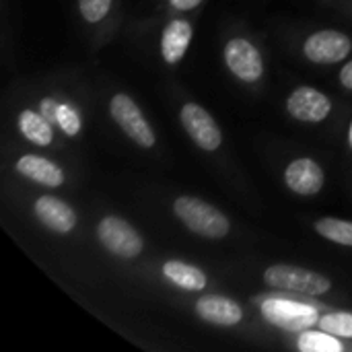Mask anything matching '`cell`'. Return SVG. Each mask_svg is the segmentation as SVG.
<instances>
[{"mask_svg":"<svg viewBox=\"0 0 352 352\" xmlns=\"http://www.w3.org/2000/svg\"><path fill=\"white\" fill-rule=\"evenodd\" d=\"M173 210L177 214V219L194 233L202 235V237H210V239H221L229 233L231 225L229 219L214 208L212 204L194 198V196H182L175 200Z\"/></svg>","mask_w":352,"mask_h":352,"instance_id":"cell-1","label":"cell"},{"mask_svg":"<svg viewBox=\"0 0 352 352\" xmlns=\"http://www.w3.org/2000/svg\"><path fill=\"white\" fill-rule=\"evenodd\" d=\"M264 280L268 287L278 289V291H291L299 295H324L330 291L332 280L320 272L299 268V266H289V264H276L270 266L264 272Z\"/></svg>","mask_w":352,"mask_h":352,"instance_id":"cell-2","label":"cell"},{"mask_svg":"<svg viewBox=\"0 0 352 352\" xmlns=\"http://www.w3.org/2000/svg\"><path fill=\"white\" fill-rule=\"evenodd\" d=\"M262 316L287 332H305L320 322L316 307L289 299H266L262 303Z\"/></svg>","mask_w":352,"mask_h":352,"instance_id":"cell-3","label":"cell"},{"mask_svg":"<svg viewBox=\"0 0 352 352\" xmlns=\"http://www.w3.org/2000/svg\"><path fill=\"white\" fill-rule=\"evenodd\" d=\"M97 237L103 248L120 258H136L142 252V237L120 217H105L97 227Z\"/></svg>","mask_w":352,"mask_h":352,"instance_id":"cell-4","label":"cell"},{"mask_svg":"<svg viewBox=\"0 0 352 352\" xmlns=\"http://www.w3.org/2000/svg\"><path fill=\"white\" fill-rule=\"evenodd\" d=\"M109 111H111V118L118 122V126L140 146L144 148H151L155 144V132L153 128L148 126V122L144 120L140 107L124 93L116 95L111 99V105H109Z\"/></svg>","mask_w":352,"mask_h":352,"instance_id":"cell-5","label":"cell"},{"mask_svg":"<svg viewBox=\"0 0 352 352\" xmlns=\"http://www.w3.org/2000/svg\"><path fill=\"white\" fill-rule=\"evenodd\" d=\"M182 124L192 140L204 151H217L223 142V134L214 118L200 105L188 103L182 107Z\"/></svg>","mask_w":352,"mask_h":352,"instance_id":"cell-6","label":"cell"},{"mask_svg":"<svg viewBox=\"0 0 352 352\" xmlns=\"http://www.w3.org/2000/svg\"><path fill=\"white\" fill-rule=\"evenodd\" d=\"M225 62L229 70L245 82H256L264 74L260 52L248 39H241V37L231 39L225 45Z\"/></svg>","mask_w":352,"mask_h":352,"instance_id":"cell-7","label":"cell"},{"mask_svg":"<svg viewBox=\"0 0 352 352\" xmlns=\"http://www.w3.org/2000/svg\"><path fill=\"white\" fill-rule=\"evenodd\" d=\"M303 52L311 62L334 64V62H340V60H344L349 56L351 39L340 31H332V29L318 31L305 41Z\"/></svg>","mask_w":352,"mask_h":352,"instance_id":"cell-8","label":"cell"},{"mask_svg":"<svg viewBox=\"0 0 352 352\" xmlns=\"http://www.w3.org/2000/svg\"><path fill=\"white\" fill-rule=\"evenodd\" d=\"M287 109L293 118L301 122H322L330 116L332 103L330 99L311 87H299L291 93L287 101Z\"/></svg>","mask_w":352,"mask_h":352,"instance_id":"cell-9","label":"cell"},{"mask_svg":"<svg viewBox=\"0 0 352 352\" xmlns=\"http://www.w3.org/2000/svg\"><path fill=\"white\" fill-rule=\"evenodd\" d=\"M196 314L214 326H237L243 318V309L239 307V303H235L233 299L221 297V295H206L200 297L196 303Z\"/></svg>","mask_w":352,"mask_h":352,"instance_id":"cell-10","label":"cell"},{"mask_svg":"<svg viewBox=\"0 0 352 352\" xmlns=\"http://www.w3.org/2000/svg\"><path fill=\"white\" fill-rule=\"evenodd\" d=\"M287 186L301 196H314L324 186V171L314 159H297L285 171Z\"/></svg>","mask_w":352,"mask_h":352,"instance_id":"cell-11","label":"cell"},{"mask_svg":"<svg viewBox=\"0 0 352 352\" xmlns=\"http://www.w3.org/2000/svg\"><path fill=\"white\" fill-rule=\"evenodd\" d=\"M35 214L37 219L56 233H70L76 227V214L74 210L54 196H41L35 202Z\"/></svg>","mask_w":352,"mask_h":352,"instance_id":"cell-12","label":"cell"},{"mask_svg":"<svg viewBox=\"0 0 352 352\" xmlns=\"http://www.w3.org/2000/svg\"><path fill=\"white\" fill-rule=\"evenodd\" d=\"M16 171L37 184L47 186V188H58L64 184V171L56 163H52L50 159H43V157H35V155L21 157L16 161Z\"/></svg>","mask_w":352,"mask_h":352,"instance_id":"cell-13","label":"cell"},{"mask_svg":"<svg viewBox=\"0 0 352 352\" xmlns=\"http://www.w3.org/2000/svg\"><path fill=\"white\" fill-rule=\"evenodd\" d=\"M190 39H192V25L188 21H171L163 31V39H161V52L165 62L177 64L186 56Z\"/></svg>","mask_w":352,"mask_h":352,"instance_id":"cell-14","label":"cell"},{"mask_svg":"<svg viewBox=\"0 0 352 352\" xmlns=\"http://www.w3.org/2000/svg\"><path fill=\"white\" fill-rule=\"evenodd\" d=\"M163 274L167 280H171L175 287L186 289V291H202L206 287V276L200 268L186 264V262H177L171 260L163 266Z\"/></svg>","mask_w":352,"mask_h":352,"instance_id":"cell-15","label":"cell"},{"mask_svg":"<svg viewBox=\"0 0 352 352\" xmlns=\"http://www.w3.org/2000/svg\"><path fill=\"white\" fill-rule=\"evenodd\" d=\"M52 122H47L41 113H35L33 109H25L19 116V128L27 140H31L37 146H47L54 140Z\"/></svg>","mask_w":352,"mask_h":352,"instance_id":"cell-16","label":"cell"},{"mask_svg":"<svg viewBox=\"0 0 352 352\" xmlns=\"http://www.w3.org/2000/svg\"><path fill=\"white\" fill-rule=\"evenodd\" d=\"M316 231L330 239L336 241L340 245H349L352 248V223L351 221H340V219H320L316 223Z\"/></svg>","mask_w":352,"mask_h":352,"instance_id":"cell-17","label":"cell"},{"mask_svg":"<svg viewBox=\"0 0 352 352\" xmlns=\"http://www.w3.org/2000/svg\"><path fill=\"white\" fill-rule=\"evenodd\" d=\"M299 349L303 352H340L342 344L338 342L336 336L328 332H309L305 330L299 336Z\"/></svg>","mask_w":352,"mask_h":352,"instance_id":"cell-18","label":"cell"},{"mask_svg":"<svg viewBox=\"0 0 352 352\" xmlns=\"http://www.w3.org/2000/svg\"><path fill=\"white\" fill-rule=\"evenodd\" d=\"M320 328L336 338H352V314L334 311L320 320Z\"/></svg>","mask_w":352,"mask_h":352,"instance_id":"cell-19","label":"cell"},{"mask_svg":"<svg viewBox=\"0 0 352 352\" xmlns=\"http://www.w3.org/2000/svg\"><path fill=\"white\" fill-rule=\"evenodd\" d=\"M58 126L62 128V132L64 134H68V136H76L78 132H80V116H78V111L74 109V107H70V105H60V109H58Z\"/></svg>","mask_w":352,"mask_h":352,"instance_id":"cell-20","label":"cell"},{"mask_svg":"<svg viewBox=\"0 0 352 352\" xmlns=\"http://www.w3.org/2000/svg\"><path fill=\"white\" fill-rule=\"evenodd\" d=\"M78 2H80V12L89 23L101 21L111 8V0H78Z\"/></svg>","mask_w":352,"mask_h":352,"instance_id":"cell-21","label":"cell"},{"mask_svg":"<svg viewBox=\"0 0 352 352\" xmlns=\"http://www.w3.org/2000/svg\"><path fill=\"white\" fill-rule=\"evenodd\" d=\"M39 113L47 120V122H56L58 120V109H60V103H56L54 99H43L41 105H39Z\"/></svg>","mask_w":352,"mask_h":352,"instance_id":"cell-22","label":"cell"},{"mask_svg":"<svg viewBox=\"0 0 352 352\" xmlns=\"http://www.w3.org/2000/svg\"><path fill=\"white\" fill-rule=\"evenodd\" d=\"M340 80L346 89H352V60L340 70Z\"/></svg>","mask_w":352,"mask_h":352,"instance_id":"cell-23","label":"cell"},{"mask_svg":"<svg viewBox=\"0 0 352 352\" xmlns=\"http://www.w3.org/2000/svg\"><path fill=\"white\" fill-rule=\"evenodd\" d=\"M175 8H179V10H190V8H194V6H198L202 0H169Z\"/></svg>","mask_w":352,"mask_h":352,"instance_id":"cell-24","label":"cell"},{"mask_svg":"<svg viewBox=\"0 0 352 352\" xmlns=\"http://www.w3.org/2000/svg\"><path fill=\"white\" fill-rule=\"evenodd\" d=\"M351 146H352V126H351Z\"/></svg>","mask_w":352,"mask_h":352,"instance_id":"cell-25","label":"cell"}]
</instances>
